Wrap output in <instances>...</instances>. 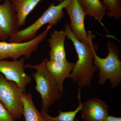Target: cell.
<instances>
[{
  "label": "cell",
  "mask_w": 121,
  "mask_h": 121,
  "mask_svg": "<svg viewBox=\"0 0 121 121\" xmlns=\"http://www.w3.org/2000/svg\"><path fill=\"white\" fill-rule=\"evenodd\" d=\"M75 121H79L78 119V118L76 117L75 118Z\"/></svg>",
  "instance_id": "cell-20"
},
{
  "label": "cell",
  "mask_w": 121,
  "mask_h": 121,
  "mask_svg": "<svg viewBox=\"0 0 121 121\" xmlns=\"http://www.w3.org/2000/svg\"><path fill=\"white\" fill-rule=\"evenodd\" d=\"M16 13L10 0L0 5V41H5L18 29Z\"/></svg>",
  "instance_id": "cell-9"
},
{
  "label": "cell",
  "mask_w": 121,
  "mask_h": 121,
  "mask_svg": "<svg viewBox=\"0 0 121 121\" xmlns=\"http://www.w3.org/2000/svg\"><path fill=\"white\" fill-rule=\"evenodd\" d=\"M1 0H0V2Z\"/></svg>",
  "instance_id": "cell-22"
},
{
  "label": "cell",
  "mask_w": 121,
  "mask_h": 121,
  "mask_svg": "<svg viewBox=\"0 0 121 121\" xmlns=\"http://www.w3.org/2000/svg\"><path fill=\"white\" fill-rule=\"evenodd\" d=\"M25 59L22 57L12 61L0 60V73L7 80L15 82L23 93H26V86L32 81L24 71Z\"/></svg>",
  "instance_id": "cell-7"
},
{
  "label": "cell",
  "mask_w": 121,
  "mask_h": 121,
  "mask_svg": "<svg viewBox=\"0 0 121 121\" xmlns=\"http://www.w3.org/2000/svg\"><path fill=\"white\" fill-rule=\"evenodd\" d=\"M23 93L15 82L7 80L0 73V102L15 119L23 115Z\"/></svg>",
  "instance_id": "cell-6"
},
{
  "label": "cell",
  "mask_w": 121,
  "mask_h": 121,
  "mask_svg": "<svg viewBox=\"0 0 121 121\" xmlns=\"http://www.w3.org/2000/svg\"><path fill=\"white\" fill-rule=\"evenodd\" d=\"M42 0H10L16 13L18 28L23 26L26 18Z\"/></svg>",
  "instance_id": "cell-13"
},
{
  "label": "cell",
  "mask_w": 121,
  "mask_h": 121,
  "mask_svg": "<svg viewBox=\"0 0 121 121\" xmlns=\"http://www.w3.org/2000/svg\"><path fill=\"white\" fill-rule=\"evenodd\" d=\"M86 15L94 17L104 26L102 20L106 10L100 0H78Z\"/></svg>",
  "instance_id": "cell-14"
},
{
  "label": "cell",
  "mask_w": 121,
  "mask_h": 121,
  "mask_svg": "<svg viewBox=\"0 0 121 121\" xmlns=\"http://www.w3.org/2000/svg\"><path fill=\"white\" fill-rule=\"evenodd\" d=\"M75 63L65 60H48L46 66L49 72L55 79L60 93L63 92L64 80L70 78L71 73L73 69Z\"/></svg>",
  "instance_id": "cell-11"
},
{
  "label": "cell",
  "mask_w": 121,
  "mask_h": 121,
  "mask_svg": "<svg viewBox=\"0 0 121 121\" xmlns=\"http://www.w3.org/2000/svg\"><path fill=\"white\" fill-rule=\"evenodd\" d=\"M48 59L35 65H24L25 68H32L36 70L33 74L36 82L35 89L41 96V111L47 113L51 107L62 97L55 79L46 66Z\"/></svg>",
  "instance_id": "cell-2"
},
{
  "label": "cell",
  "mask_w": 121,
  "mask_h": 121,
  "mask_svg": "<svg viewBox=\"0 0 121 121\" xmlns=\"http://www.w3.org/2000/svg\"><path fill=\"white\" fill-rule=\"evenodd\" d=\"M104 121H121V118L108 115Z\"/></svg>",
  "instance_id": "cell-19"
},
{
  "label": "cell",
  "mask_w": 121,
  "mask_h": 121,
  "mask_svg": "<svg viewBox=\"0 0 121 121\" xmlns=\"http://www.w3.org/2000/svg\"><path fill=\"white\" fill-rule=\"evenodd\" d=\"M70 1V0H64L57 5L52 4L33 23L23 29L17 30L9 39V42L20 43L28 41L35 37L38 31L45 24H48L52 27L56 25L63 17V9Z\"/></svg>",
  "instance_id": "cell-4"
},
{
  "label": "cell",
  "mask_w": 121,
  "mask_h": 121,
  "mask_svg": "<svg viewBox=\"0 0 121 121\" xmlns=\"http://www.w3.org/2000/svg\"><path fill=\"white\" fill-rule=\"evenodd\" d=\"M105 7L108 17L115 20L120 19L121 17V0H102Z\"/></svg>",
  "instance_id": "cell-17"
},
{
  "label": "cell",
  "mask_w": 121,
  "mask_h": 121,
  "mask_svg": "<svg viewBox=\"0 0 121 121\" xmlns=\"http://www.w3.org/2000/svg\"><path fill=\"white\" fill-rule=\"evenodd\" d=\"M70 17L69 27L72 32L78 40L88 42L89 35L84 25L86 15L78 0H70L65 9Z\"/></svg>",
  "instance_id": "cell-8"
},
{
  "label": "cell",
  "mask_w": 121,
  "mask_h": 121,
  "mask_svg": "<svg viewBox=\"0 0 121 121\" xmlns=\"http://www.w3.org/2000/svg\"><path fill=\"white\" fill-rule=\"evenodd\" d=\"M66 37L64 30H54L48 39L51 50L49 53L50 60H66L65 41Z\"/></svg>",
  "instance_id": "cell-12"
},
{
  "label": "cell",
  "mask_w": 121,
  "mask_h": 121,
  "mask_svg": "<svg viewBox=\"0 0 121 121\" xmlns=\"http://www.w3.org/2000/svg\"><path fill=\"white\" fill-rule=\"evenodd\" d=\"M65 28L66 37L72 42L78 56V60L75 64L70 78L73 82L77 83L79 87L78 93H80L81 88L91 86L94 75L98 70L94 64L98 47L97 44L93 43V39L95 36L91 32H88L89 41L86 43L79 41L76 39L69 24H66Z\"/></svg>",
  "instance_id": "cell-1"
},
{
  "label": "cell",
  "mask_w": 121,
  "mask_h": 121,
  "mask_svg": "<svg viewBox=\"0 0 121 121\" xmlns=\"http://www.w3.org/2000/svg\"><path fill=\"white\" fill-rule=\"evenodd\" d=\"M109 110L104 101L92 98L83 103L81 114L85 121H104Z\"/></svg>",
  "instance_id": "cell-10"
},
{
  "label": "cell",
  "mask_w": 121,
  "mask_h": 121,
  "mask_svg": "<svg viewBox=\"0 0 121 121\" xmlns=\"http://www.w3.org/2000/svg\"><path fill=\"white\" fill-rule=\"evenodd\" d=\"M0 121H15V119L8 112L0 102Z\"/></svg>",
  "instance_id": "cell-18"
},
{
  "label": "cell",
  "mask_w": 121,
  "mask_h": 121,
  "mask_svg": "<svg viewBox=\"0 0 121 121\" xmlns=\"http://www.w3.org/2000/svg\"><path fill=\"white\" fill-rule=\"evenodd\" d=\"M58 0L60 2H62V1H63L64 0Z\"/></svg>",
  "instance_id": "cell-21"
},
{
  "label": "cell",
  "mask_w": 121,
  "mask_h": 121,
  "mask_svg": "<svg viewBox=\"0 0 121 121\" xmlns=\"http://www.w3.org/2000/svg\"><path fill=\"white\" fill-rule=\"evenodd\" d=\"M78 98L79 101V104L74 110L64 112L59 110L58 115L55 117H52L41 111L40 113L42 117L45 121H75L76 116L82 110L83 105V103H82L80 100V94L78 95Z\"/></svg>",
  "instance_id": "cell-16"
},
{
  "label": "cell",
  "mask_w": 121,
  "mask_h": 121,
  "mask_svg": "<svg viewBox=\"0 0 121 121\" xmlns=\"http://www.w3.org/2000/svg\"><path fill=\"white\" fill-rule=\"evenodd\" d=\"M52 27L48 25L43 32L28 41L20 43L0 41V60L9 58L17 60L21 56L28 59L37 50L39 44L45 39Z\"/></svg>",
  "instance_id": "cell-5"
},
{
  "label": "cell",
  "mask_w": 121,
  "mask_h": 121,
  "mask_svg": "<svg viewBox=\"0 0 121 121\" xmlns=\"http://www.w3.org/2000/svg\"><path fill=\"white\" fill-rule=\"evenodd\" d=\"M21 99L23 105V115L25 121H45L40 112L35 106L31 93H24Z\"/></svg>",
  "instance_id": "cell-15"
},
{
  "label": "cell",
  "mask_w": 121,
  "mask_h": 121,
  "mask_svg": "<svg viewBox=\"0 0 121 121\" xmlns=\"http://www.w3.org/2000/svg\"><path fill=\"white\" fill-rule=\"evenodd\" d=\"M108 54L105 58H100L95 54L94 64L99 70L98 84L104 85L107 80L110 82L111 87L115 89L121 82V61L120 51L118 46L111 41L107 42Z\"/></svg>",
  "instance_id": "cell-3"
}]
</instances>
